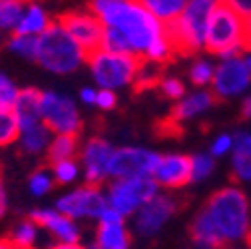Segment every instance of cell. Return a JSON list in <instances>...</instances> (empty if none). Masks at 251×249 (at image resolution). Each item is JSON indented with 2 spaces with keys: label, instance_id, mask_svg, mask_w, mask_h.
Listing matches in <instances>:
<instances>
[{
  "label": "cell",
  "instance_id": "obj_13",
  "mask_svg": "<svg viewBox=\"0 0 251 249\" xmlns=\"http://www.w3.org/2000/svg\"><path fill=\"white\" fill-rule=\"evenodd\" d=\"M30 220L40 227H46L58 239V243L76 245L80 239V229L76 227V224L56 209H36L30 215Z\"/></svg>",
  "mask_w": 251,
  "mask_h": 249
},
{
  "label": "cell",
  "instance_id": "obj_24",
  "mask_svg": "<svg viewBox=\"0 0 251 249\" xmlns=\"http://www.w3.org/2000/svg\"><path fill=\"white\" fill-rule=\"evenodd\" d=\"M50 130L44 126V122L38 124V126L30 128V130H24L20 132V146L24 151L28 153H40L44 151L46 148H50Z\"/></svg>",
  "mask_w": 251,
  "mask_h": 249
},
{
  "label": "cell",
  "instance_id": "obj_12",
  "mask_svg": "<svg viewBox=\"0 0 251 249\" xmlns=\"http://www.w3.org/2000/svg\"><path fill=\"white\" fill-rule=\"evenodd\" d=\"M112 146L102 138H92L84 151H82V164L86 170V181L88 185L100 188L104 179L108 177V166L112 160Z\"/></svg>",
  "mask_w": 251,
  "mask_h": 249
},
{
  "label": "cell",
  "instance_id": "obj_11",
  "mask_svg": "<svg viewBox=\"0 0 251 249\" xmlns=\"http://www.w3.org/2000/svg\"><path fill=\"white\" fill-rule=\"evenodd\" d=\"M251 82V70L247 68V62L235 58V60H226L213 74V96L227 98L233 94L243 92Z\"/></svg>",
  "mask_w": 251,
  "mask_h": 249
},
{
  "label": "cell",
  "instance_id": "obj_28",
  "mask_svg": "<svg viewBox=\"0 0 251 249\" xmlns=\"http://www.w3.org/2000/svg\"><path fill=\"white\" fill-rule=\"evenodd\" d=\"M24 8L26 6L22 2H16V0H0V30L16 32Z\"/></svg>",
  "mask_w": 251,
  "mask_h": 249
},
{
  "label": "cell",
  "instance_id": "obj_43",
  "mask_svg": "<svg viewBox=\"0 0 251 249\" xmlns=\"http://www.w3.org/2000/svg\"><path fill=\"white\" fill-rule=\"evenodd\" d=\"M80 98L84 104H96V90H90V88H84L80 92Z\"/></svg>",
  "mask_w": 251,
  "mask_h": 249
},
{
  "label": "cell",
  "instance_id": "obj_25",
  "mask_svg": "<svg viewBox=\"0 0 251 249\" xmlns=\"http://www.w3.org/2000/svg\"><path fill=\"white\" fill-rule=\"evenodd\" d=\"M76 151H78V136H56L48 148V160L52 166L60 162H68L74 160Z\"/></svg>",
  "mask_w": 251,
  "mask_h": 249
},
{
  "label": "cell",
  "instance_id": "obj_48",
  "mask_svg": "<svg viewBox=\"0 0 251 249\" xmlns=\"http://www.w3.org/2000/svg\"><path fill=\"white\" fill-rule=\"evenodd\" d=\"M247 245H249V249H251V233H247Z\"/></svg>",
  "mask_w": 251,
  "mask_h": 249
},
{
  "label": "cell",
  "instance_id": "obj_4",
  "mask_svg": "<svg viewBox=\"0 0 251 249\" xmlns=\"http://www.w3.org/2000/svg\"><path fill=\"white\" fill-rule=\"evenodd\" d=\"M205 209L226 239H239L249 233V205L241 190L224 188L215 192Z\"/></svg>",
  "mask_w": 251,
  "mask_h": 249
},
{
  "label": "cell",
  "instance_id": "obj_33",
  "mask_svg": "<svg viewBox=\"0 0 251 249\" xmlns=\"http://www.w3.org/2000/svg\"><path fill=\"white\" fill-rule=\"evenodd\" d=\"M52 185H54V179H52L50 172H46V170H36L28 179V188L32 192V196H36V198L48 194L52 190Z\"/></svg>",
  "mask_w": 251,
  "mask_h": 249
},
{
  "label": "cell",
  "instance_id": "obj_8",
  "mask_svg": "<svg viewBox=\"0 0 251 249\" xmlns=\"http://www.w3.org/2000/svg\"><path fill=\"white\" fill-rule=\"evenodd\" d=\"M158 181L151 177H136V179H118L110 185V207L116 209L122 217L136 211L140 205L148 203L155 198Z\"/></svg>",
  "mask_w": 251,
  "mask_h": 249
},
{
  "label": "cell",
  "instance_id": "obj_29",
  "mask_svg": "<svg viewBox=\"0 0 251 249\" xmlns=\"http://www.w3.org/2000/svg\"><path fill=\"white\" fill-rule=\"evenodd\" d=\"M102 50L104 52H112V54H134L130 40L126 38L120 30L106 26L104 30V40H102Z\"/></svg>",
  "mask_w": 251,
  "mask_h": 249
},
{
  "label": "cell",
  "instance_id": "obj_15",
  "mask_svg": "<svg viewBox=\"0 0 251 249\" xmlns=\"http://www.w3.org/2000/svg\"><path fill=\"white\" fill-rule=\"evenodd\" d=\"M192 174H194L192 158H187V155H166V158L160 160L155 179H158V183L166 185V188H181V185L192 181Z\"/></svg>",
  "mask_w": 251,
  "mask_h": 249
},
{
  "label": "cell",
  "instance_id": "obj_7",
  "mask_svg": "<svg viewBox=\"0 0 251 249\" xmlns=\"http://www.w3.org/2000/svg\"><path fill=\"white\" fill-rule=\"evenodd\" d=\"M42 122L56 136H78L82 128L76 104L56 92H42Z\"/></svg>",
  "mask_w": 251,
  "mask_h": 249
},
{
  "label": "cell",
  "instance_id": "obj_42",
  "mask_svg": "<svg viewBox=\"0 0 251 249\" xmlns=\"http://www.w3.org/2000/svg\"><path fill=\"white\" fill-rule=\"evenodd\" d=\"M100 224H124V217H122L116 209L108 207V209L102 213V217H100Z\"/></svg>",
  "mask_w": 251,
  "mask_h": 249
},
{
  "label": "cell",
  "instance_id": "obj_6",
  "mask_svg": "<svg viewBox=\"0 0 251 249\" xmlns=\"http://www.w3.org/2000/svg\"><path fill=\"white\" fill-rule=\"evenodd\" d=\"M58 24L66 30V32L74 38V42L82 48V52L86 54V60L102 50V40H104V30L106 26L102 24V20L90 12L84 10H72L66 12L58 18Z\"/></svg>",
  "mask_w": 251,
  "mask_h": 249
},
{
  "label": "cell",
  "instance_id": "obj_32",
  "mask_svg": "<svg viewBox=\"0 0 251 249\" xmlns=\"http://www.w3.org/2000/svg\"><path fill=\"white\" fill-rule=\"evenodd\" d=\"M18 94L20 90L14 86V82L0 72V112H12Z\"/></svg>",
  "mask_w": 251,
  "mask_h": 249
},
{
  "label": "cell",
  "instance_id": "obj_14",
  "mask_svg": "<svg viewBox=\"0 0 251 249\" xmlns=\"http://www.w3.org/2000/svg\"><path fill=\"white\" fill-rule=\"evenodd\" d=\"M176 209V201L168 196H155L153 199H150L148 203H144L140 207L138 220H136V227L142 235H151L158 231L166 220L174 213Z\"/></svg>",
  "mask_w": 251,
  "mask_h": 249
},
{
  "label": "cell",
  "instance_id": "obj_44",
  "mask_svg": "<svg viewBox=\"0 0 251 249\" xmlns=\"http://www.w3.org/2000/svg\"><path fill=\"white\" fill-rule=\"evenodd\" d=\"M251 118V96L245 98L243 106H241V114H239V120H249Z\"/></svg>",
  "mask_w": 251,
  "mask_h": 249
},
{
  "label": "cell",
  "instance_id": "obj_2",
  "mask_svg": "<svg viewBox=\"0 0 251 249\" xmlns=\"http://www.w3.org/2000/svg\"><path fill=\"white\" fill-rule=\"evenodd\" d=\"M249 24L243 20L231 2H215L207 20L205 50L211 54H222L226 60L239 58L247 50Z\"/></svg>",
  "mask_w": 251,
  "mask_h": 249
},
{
  "label": "cell",
  "instance_id": "obj_26",
  "mask_svg": "<svg viewBox=\"0 0 251 249\" xmlns=\"http://www.w3.org/2000/svg\"><path fill=\"white\" fill-rule=\"evenodd\" d=\"M142 4L151 12L153 18H158L164 24L179 18L187 2H181V0H148V2H142Z\"/></svg>",
  "mask_w": 251,
  "mask_h": 249
},
{
  "label": "cell",
  "instance_id": "obj_46",
  "mask_svg": "<svg viewBox=\"0 0 251 249\" xmlns=\"http://www.w3.org/2000/svg\"><path fill=\"white\" fill-rule=\"evenodd\" d=\"M48 249H82V247H78V245H68V243H56V245H52V247H48Z\"/></svg>",
  "mask_w": 251,
  "mask_h": 249
},
{
  "label": "cell",
  "instance_id": "obj_39",
  "mask_svg": "<svg viewBox=\"0 0 251 249\" xmlns=\"http://www.w3.org/2000/svg\"><path fill=\"white\" fill-rule=\"evenodd\" d=\"M96 106L104 110H112L116 106V94L112 90H100L96 92Z\"/></svg>",
  "mask_w": 251,
  "mask_h": 249
},
{
  "label": "cell",
  "instance_id": "obj_19",
  "mask_svg": "<svg viewBox=\"0 0 251 249\" xmlns=\"http://www.w3.org/2000/svg\"><path fill=\"white\" fill-rule=\"evenodd\" d=\"M166 74V64L164 62H155L148 56H140V66L136 72V82H134V92L136 94H142V92L148 90H155L158 86H162V82Z\"/></svg>",
  "mask_w": 251,
  "mask_h": 249
},
{
  "label": "cell",
  "instance_id": "obj_41",
  "mask_svg": "<svg viewBox=\"0 0 251 249\" xmlns=\"http://www.w3.org/2000/svg\"><path fill=\"white\" fill-rule=\"evenodd\" d=\"M229 148H231V138H229V136H222V138H219V140L213 144L211 153H213V155H222V153H226Z\"/></svg>",
  "mask_w": 251,
  "mask_h": 249
},
{
  "label": "cell",
  "instance_id": "obj_31",
  "mask_svg": "<svg viewBox=\"0 0 251 249\" xmlns=\"http://www.w3.org/2000/svg\"><path fill=\"white\" fill-rule=\"evenodd\" d=\"M8 48L24 58H34L36 60V52H38V38L36 36H22V34H14L8 40Z\"/></svg>",
  "mask_w": 251,
  "mask_h": 249
},
{
  "label": "cell",
  "instance_id": "obj_37",
  "mask_svg": "<svg viewBox=\"0 0 251 249\" xmlns=\"http://www.w3.org/2000/svg\"><path fill=\"white\" fill-rule=\"evenodd\" d=\"M155 134L162 138H176V136H181V130H179V124L168 116L164 120H158V124H155Z\"/></svg>",
  "mask_w": 251,
  "mask_h": 249
},
{
  "label": "cell",
  "instance_id": "obj_23",
  "mask_svg": "<svg viewBox=\"0 0 251 249\" xmlns=\"http://www.w3.org/2000/svg\"><path fill=\"white\" fill-rule=\"evenodd\" d=\"M233 172L237 179H251V134L241 132L235 136Z\"/></svg>",
  "mask_w": 251,
  "mask_h": 249
},
{
  "label": "cell",
  "instance_id": "obj_45",
  "mask_svg": "<svg viewBox=\"0 0 251 249\" xmlns=\"http://www.w3.org/2000/svg\"><path fill=\"white\" fill-rule=\"evenodd\" d=\"M6 213V192H4V183L0 179V217Z\"/></svg>",
  "mask_w": 251,
  "mask_h": 249
},
{
  "label": "cell",
  "instance_id": "obj_17",
  "mask_svg": "<svg viewBox=\"0 0 251 249\" xmlns=\"http://www.w3.org/2000/svg\"><path fill=\"white\" fill-rule=\"evenodd\" d=\"M14 116L18 120L20 132L30 130L42 124V92L36 88L20 90V94L14 104Z\"/></svg>",
  "mask_w": 251,
  "mask_h": 249
},
{
  "label": "cell",
  "instance_id": "obj_10",
  "mask_svg": "<svg viewBox=\"0 0 251 249\" xmlns=\"http://www.w3.org/2000/svg\"><path fill=\"white\" fill-rule=\"evenodd\" d=\"M110 205L100 194V188H94L88 183L76 192L62 196L56 201V211L70 217V220H76V217H102V213Z\"/></svg>",
  "mask_w": 251,
  "mask_h": 249
},
{
  "label": "cell",
  "instance_id": "obj_18",
  "mask_svg": "<svg viewBox=\"0 0 251 249\" xmlns=\"http://www.w3.org/2000/svg\"><path fill=\"white\" fill-rule=\"evenodd\" d=\"M190 235L203 249H226L227 247V239L219 233V229L215 227L207 209H201L196 215V220L190 225Z\"/></svg>",
  "mask_w": 251,
  "mask_h": 249
},
{
  "label": "cell",
  "instance_id": "obj_38",
  "mask_svg": "<svg viewBox=\"0 0 251 249\" xmlns=\"http://www.w3.org/2000/svg\"><path fill=\"white\" fill-rule=\"evenodd\" d=\"M162 92H164V96L166 98H181L183 94H185V86L177 80V78H166L164 82H162Z\"/></svg>",
  "mask_w": 251,
  "mask_h": 249
},
{
  "label": "cell",
  "instance_id": "obj_22",
  "mask_svg": "<svg viewBox=\"0 0 251 249\" xmlns=\"http://www.w3.org/2000/svg\"><path fill=\"white\" fill-rule=\"evenodd\" d=\"M96 245L100 249H128L130 233L124 229V224H100Z\"/></svg>",
  "mask_w": 251,
  "mask_h": 249
},
{
  "label": "cell",
  "instance_id": "obj_20",
  "mask_svg": "<svg viewBox=\"0 0 251 249\" xmlns=\"http://www.w3.org/2000/svg\"><path fill=\"white\" fill-rule=\"evenodd\" d=\"M50 26L48 14L44 8H40L38 4H28L22 12L20 24L16 28L14 34H22V36H40L46 32V28Z\"/></svg>",
  "mask_w": 251,
  "mask_h": 249
},
{
  "label": "cell",
  "instance_id": "obj_21",
  "mask_svg": "<svg viewBox=\"0 0 251 249\" xmlns=\"http://www.w3.org/2000/svg\"><path fill=\"white\" fill-rule=\"evenodd\" d=\"M215 102H219V100L213 96V92H198V94H194V96H190L187 100L179 102L177 106H174L172 112H170V118L179 124L181 120L192 118V116L203 112L205 108H209Z\"/></svg>",
  "mask_w": 251,
  "mask_h": 249
},
{
  "label": "cell",
  "instance_id": "obj_49",
  "mask_svg": "<svg viewBox=\"0 0 251 249\" xmlns=\"http://www.w3.org/2000/svg\"><path fill=\"white\" fill-rule=\"evenodd\" d=\"M247 68H249V70H251V58H249V60H247Z\"/></svg>",
  "mask_w": 251,
  "mask_h": 249
},
{
  "label": "cell",
  "instance_id": "obj_3",
  "mask_svg": "<svg viewBox=\"0 0 251 249\" xmlns=\"http://www.w3.org/2000/svg\"><path fill=\"white\" fill-rule=\"evenodd\" d=\"M36 60L54 74H70L86 60V54L58 22H50L46 32L38 36Z\"/></svg>",
  "mask_w": 251,
  "mask_h": 249
},
{
  "label": "cell",
  "instance_id": "obj_1",
  "mask_svg": "<svg viewBox=\"0 0 251 249\" xmlns=\"http://www.w3.org/2000/svg\"><path fill=\"white\" fill-rule=\"evenodd\" d=\"M104 26L116 28L130 40L134 50L148 52V48L162 36V22L153 18L142 2H122V0H96L90 4Z\"/></svg>",
  "mask_w": 251,
  "mask_h": 249
},
{
  "label": "cell",
  "instance_id": "obj_36",
  "mask_svg": "<svg viewBox=\"0 0 251 249\" xmlns=\"http://www.w3.org/2000/svg\"><path fill=\"white\" fill-rule=\"evenodd\" d=\"M190 76H192V82L196 86H203L211 80L213 72H211V66L207 64V62H196V64L192 66V70H190Z\"/></svg>",
  "mask_w": 251,
  "mask_h": 249
},
{
  "label": "cell",
  "instance_id": "obj_27",
  "mask_svg": "<svg viewBox=\"0 0 251 249\" xmlns=\"http://www.w3.org/2000/svg\"><path fill=\"white\" fill-rule=\"evenodd\" d=\"M36 239H38V225L32 220H24L14 227L8 241L16 249H34Z\"/></svg>",
  "mask_w": 251,
  "mask_h": 249
},
{
  "label": "cell",
  "instance_id": "obj_16",
  "mask_svg": "<svg viewBox=\"0 0 251 249\" xmlns=\"http://www.w3.org/2000/svg\"><path fill=\"white\" fill-rule=\"evenodd\" d=\"M213 4L215 2H207V0H194V2H187L181 12V24L185 28L187 36L192 38V42L198 48L205 42L207 20H209Z\"/></svg>",
  "mask_w": 251,
  "mask_h": 249
},
{
  "label": "cell",
  "instance_id": "obj_35",
  "mask_svg": "<svg viewBox=\"0 0 251 249\" xmlns=\"http://www.w3.org/2000/svg\"><path fill=\"white\" fill-rule=\"evenodd\" d=\"M192 164H194L192 181L203 179V177L209 175V172L213 170V160L209 158V155H196V158H192Z\"/></svg>",
  "mask_w": 251,
  "mask_h": 249
},
{
  "label": "cell",
  "instance_id": "obj_30",
  "mask_svg": "<svg viewBox=\"0 0 251 249\" xmlns=\"http://www.w3.org/2000/svg\"><path fill=\"white\" fill-rule=\"evenodd\" d=\"M20 138V126L14 112H0V146H8Z\"/></svg>",
  "mask_w": 251,
  "mask_h": 249
},
{
  "label": "cell",
  "instance_id": "obj_34",
  "mask_svg": "<svg viewBox=\"0 0 251 249\" xmlns=\"http://www.w3.org/2000/svg\"><path fill=\"white\" fill-rule=\"evenodd\" d=\"M78 162L74 160H68V162H60V164H54L52 166V174H54V179L62 185H66V183H72L76 177H78Z\"/></svg>",
  "mask_w": 251,
  "mask_h": 249
},
{
  "label": "cell",
  "instance_id": "obj_5",
  "mask_svg": "<svg viewBox=\"0 0 251 249\" xmlns=\"http://www.w3.org/2000/svg\"><path fill=\"white\" fill-rule=\"evenodd\" d=\"M94 80L102 86V90H112L124 86L136 78L140 66V54H112V52H96L88 60Z\"/></svg>",
  "mask_w": 251,
  "mask_h": 249
},
{
  "label": "cell",
  "instance_id": "obj_9",
  "mask_svg": "<svg viewBox=\"0 0 251 249\" xmlns=\"http://www.w3.org/2000/svg\"><path fill=\"white\" fill-rule=\"evenodd\" d=\"M160 155L148 149L138 148H124L112 153L108 166V175L118 179H136V177H151L158 172Z\"/></svg>",
  "mask_w": 251,
  "mask_h": 249
},
{
  "label": "cell",
  "instance_id": "obj_40",
  "mask_svg": "<svg viewBox=\"0 0 251 249\" xmlns=\"http://www.w3.org/2000/svg\"><path fill=\"white\" fill-rule=\"evenodd\" d=\"M231 6L235 8V12H237L243 20L251 22V2H245V0H235V2H231Z\"/></svg>",
  "mask_w": 251,
  "mask_h": 249
},
{
  "label": "cell",
  "instance_id": "obj_47",
  "mask_svg": "<svg viewBox=\"0 0 251 249\" xmlns=\"http://www.w3.org/2000/svg\"><path fill=\"white\" fill-rule=\"evenodd\" d=\"M0 249H16L8 239H4V241H0Z\"/></svg>",
  "mask_w": 251,
  "mask_h": 249
},
{
  "label": "cell",
  "instance_id": "obj_50",
  "mask_svg": "<svg viewBox=\"0 0 251 249\" xmlns=\"http://www.w3.org/2000/svg\"><path fill=\"white\" fill-rule=\"evenodd\" d=\"M88 249H100V247H98V245H92V247H88Z\"/></svg>",
  "mask_w": 251,
  "mask_h": 249
}]
</instances>
